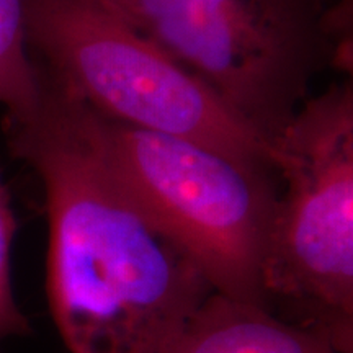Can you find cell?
Segmentation results:
<instances>
[{
    "label": "cell",
    "instance_id": "obj_1",
    "mask_svg": "<svg viewBox=\"0 0 353 353\" xmlns=\"http://www.w3.org/2000/svg\"><path fill=\"white\" fill-rule=\"evenodd\" d=\"M38 69L39 103L3 130L43 185L46 294L61 341L69 353H161L214 291L128 195L92 110Z\"/></svg>",
    "mask_w": 353,
    "mask_h": 353
},
{
    "label": "cell",
    "instance_id": "obj_2",
    "mask_svg": "<svg viewBox=\"0 0 353 353\" xmlns=\"http://www.w3.org/2000/svg\"><path fill=\"white\" fill-rule=\"evenodd\" d=\"M330 2L128 0L120 13L273 145L317 74L347 70L350 0Z\"/></svg>",
    "mask_w": 353,
    "mask_h": 353
},
{
    "label": "cell",
    "instance_id": "obj_3",
    "mask_svg": "<svg viewBox=\"0 0 353 353\" xmlns=\"http://www.w3.org/2000/svg\"><path fill=\"white\" fill-rule=\"evenodd\" d=\"M280 196L263 272L267 309L353 353V85L311 95L273 143Z\"/></svg>",
    "mask_w": 353,
    "mask_h": 353
},
{
    "label": "cell",
    "instance_id": "obj_4",
    "mask_svg": "<svg viewBox=\"0 0 353 353\" xmlns=\"http://www.w3.org/2000/svg\"><path fill=\"white\" fill-rule=\"evenodd\" d=\"M33 59L107 120L275 169L273 145L103 0H23Z\"/></svg>",
    "mask_w": 353,
    "mask_h": 353
},
{
    "label": "cell",
    "instance_id": "obj_5",
    "mask_svg": "<svg viewBox=\"0 0 353 353\" xmlns=\"http://www.w3.org/2000/svg\"><path fill=\"white\" fill-rule=\"evenodd\" d=\"M92 113L114 174L145 219L192 260L214 293L267 309L263 272L278 172Z\"/></svg>",
    "mask_w": 353,
    "mask_h": 353
},
{
    "label": "cell",
    "instance_id": "obj_6",
    "mask_svg": "<svg viewBox=\"0 0 353 353\" xmlns=\"http://www.w3.org/2000/svg\"><path fill=\"white\" fill-rule=\"evenodd\" d=\"M161 353H339L327 334L211 293Z\"/></svg>",
    "mask_w": 353,
    "mask_h": 353
},
{
    "label": "cell",
    "instance_id": "obj_7",
    "mask_svg": "<svg viewBox=\"0 0 353 353\" xmlns=\"http://www.w3.org/2000/svg\"><path fill=\"white\" fill-rule=\"evenodd\" d=\"M39 69L30 51L23 0H0V107L23 118L39 103Z\"/></svg>",
    "mask_w": 353,
    "mask_h": 353
},
{
    "label": "cell",
    "instance_id": "obj_8",
    "mask_svg": "<svg viewBox=\"0 0 353 353\" xmlns=\"http://www.w3.org/2000/svg\"><path fill=\"white\" fill-rule=\"evenodd\" d=\"M17 232V218L13 213L10 195L0 176V353L3 343L12 337L32 332V325L13 296L10 252Z\"/></svg>",
    "mask_w": 353,
    "mask_h": 353
},
{
    "label": "cell",
    "instance_id": "obj_9",
    "mask_svg": "<svg viewBox=\"0 0 353 353\" xmlns=\"http://www.w3.org/2000/svg\"><path fill=\"white\" fill-rule=\"evenodd\" d=\"M103 2H105V3H108L110 7H113L114 10H118V12H120L121 8L126 6V2H128V0H103Z\"/></svg>",
    "mask_w": 353,
    "mask_h": 353
}]
</instances>
